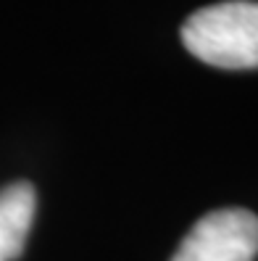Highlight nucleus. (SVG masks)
<instances>
[{
    "instance_id": "2",
    "label": "nucleus",
    "mask_w": 258,
    "mask_h": 261,
    "mask_svg": "<svg viewBox=\"0 0 258 261\" xmlns=\"http://www.w3.org/2000/svg\"><path fill=\"white\" fill-rule=\"evenodd\" d=\"M258 217L245 208H219L195 222L171 261H255Z\"/></svg>"
},
{
    "instance_id": "1",
    "label": "nucleus",
    "mask_w": 258,
    "mask_h": 261,
    "mask_svg": "<svg viewBox=\"0 0 258 261\" xmlns=\"http://www.w3.org/2000/svg\"><path fill=\"white\" fill-rule=\"evenodd\" d=\"M185 48L216 69H258V3L224 0L182 24Z\"/></svg>"
},
{
    "instance_id": "3",
    "label": "nucleus",
    "mask_w": 258,
    "mask_h": 261,
    "mask_svg": "<svg viewBox=\"0 0 258 261\" xmlns=\"http://www.w3.org/2000/svg\"><path fill=\"white\" fill-rule=\"evenodd\" d=\"M37 211V193L29 182L0 188V261L19 258Z\"/></svg>"
}]
</instances>
